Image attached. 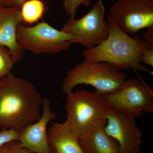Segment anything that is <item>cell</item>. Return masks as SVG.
<instances>
[{"label":"cell","mask_w":153,"mask_h":153,"mask_svg":"<svg viewBox=\"0 0 153 153\" xmlns=\"http://www.w3.org/2000/svg\"><path fill=\"white\" fill-rule=\"evenodd\" d=\"M43 100L32 82L10 72L0 79V128L20 133L40 118Z\"/></svg>","instance_id":"6da1fadb"},{"label":"cell","mask_w":153,"mask_h":153,"mask_svg":"<svg viewBox=\"0 0 153 153\" xmlns=\"http://www.w3.org/2000/svg\"><path fill=\"white\" fill-rule=\"evenodd\" d=\"M66 123L79 137L106 120L108 107L103 96L81 90L66 94Z\"/></svg>","instance_id":"277c9868"},{"label":"cell","mask_w":153,"mask_h":153,"mask_svg":"<svg viewBox=\"0 0 153 153\" xmlns=\"http://www.w3.org/2000/svg\"><path fill=\"white\" fill-rule=\"evenodd\" d=\"M109 32L105 40L99 45L82 52L84 59L96 62H105L118 70L132 68L136 71L148 72L141 65L144 49L151 47L137 34L134 37L120 29L107 15Z\"/></svg>","instance_id":"7a4b0ae2"},{"label":"cell","mask_w":153,"mask_h":153,"mask_svg":"<svg viewBox=\"0 0 153 153\" xmlns=\"http://www.w3.org/2000/svg\"><path fill=\"white\" fill-rule=\"evenodd\" d=\"M105 123L102 122L79 137L85 153H120L117 142L105 131Z\"/></svg>","instance_id":"4fadbf2b"},{"label":"cell","mask_w":153,"mask_h":153,"mask_svg":"<svg viewBox=\"0 0 153 153\" xmlns=\"http://www.w3.org/2000/svg\"><path fill=\"white\" fill-rule=\"evenodd\" d=\"M108 14L120 29L134 35L153 25V0H117Z\"/></svg>","instance_id":"ba28073f"},{"label":"cell","mask_w":153,"mask_h":153,"mask_svg":"<svg viewBox=\"0 0 153 153\" xmlns=\"http://www.w3.org/2000/svg\"><path fill=\"white\" fill-rule=\"evenodd\" d=\"M105 7L98 0L86 15L79 19L69 18L61 30L76 36V43L90 49L105 40L109 25L105 19Z\"/></svg>","instance_id":"52a82bcc"},{"label":"cell","mask_w":153,"mask_h":153,"mask_svg":"<svg viewBox=\"0 0 153 153\" xmlns=\"http://www.w3.org/2000/svg\"><path fill=\"white\" fill-rule=\"evenodd\" d=\"M91 0H63V4L64 10L67 16L70 18H75L76 11L81 5L89 7Z\"/></svg>","instance_id":"2e32d148"},{"label":"cell","mask_w":153,"mask_h":153,"mask_svg":"<svg viewBox=\"0 0 153 153\" xmlns=\"http://www.w3.org/2000/svg\"><path fill=\"white\" fill-rule=\"evenodd\" d=\"M14 64L10 50L0 46V79L11 72Z\"/></svg>","instance_id":"9a60e30c"},{"label":"cell","mask_w":153,"mask_h":153,"mask_svg":"<svg viewBox=\"0 0 153 153\" xmlns=\"http://www.w3.org/2000/svg\"><path fill=\"white\" fill-rule=\"evenodd\" d=\"M141 62H143L152 67L153 66V46L143 50L141 56Z\"/></svg>","instance_id":"ac0fdd59"},{"label":"cell","mask_w":153,"mask_h":153,"mask_svg":"<svg viewBox=\"0 0 153 153\" xmlns=\"http://www.w3.org/2000/svg\"><path fill=\"white\" fill-rule=\"evenodd\" d=\"M107 106L134 118L153 112V91L137 78L126 79L119 90L102 96Z\"/></svg>","instance_id":"8992f818"},{"label":"cell","mask_w":153,"mask_h":153,"mask_svg":"<svg viewBox=\"0 0 153 153\" xmlns=\"http://www.w3.org/2000/svg\"><path fill=\"white\" fill-rule=\"evenodd\" d=\"M22 24L19 8L6 7L0 5V46L10 50L14 63L24 57V49L17 38V29Z\"/></svg>","instance_id":"8fae6325"},{"label":"cell","mask_w":153,"mask_h":153,"mask_svg":"<svg viewBox=\"0 0 153 153\" xmlns=\"http://www.w3.org/2000/svg\"><path fill=\"white\" fill-rule=\"evenodd\" d=\"M47 134L52 153H85L79 136L66 122L53 123L48 128Z\"/></svg>","instance_id":"7c38bea8"},{"label":"cell","mask_w":153,"mask_h":153,"mask_svg":"<svg viewBox=\"0 0 153 153\" xmlns=\"http://www.w3.org/2000/svg\"><path fill=\"white\" fill-rule=\"evenodd\" d=\"M17 38L19 45L24 49L34 54H55L70 48L76 43V36L53 27L44 22L35 26L18 27Z\"/></svg>","instance_id":"5b68a950"},{"label":"cell","mask_w":153,"mask_h":153,"mask_svg":"<svg viewBox=\"0 0 153 153\" xmlns=\"http://www.w3.org/2000/svg\"><path fill=\"white\" fill-rule=\"evenodd\" d=\"M20 133L12 129L0 130V147L13 141H18Z\"/></svg>","instance_id":"e0dca14e"},{"label":"cell","mask_w":153,"mask_h":153,"mask_svg":"<svg viewBox=\"0 0 153 153\" xmlns=\"http://www.w3.org/2000/svg\"><path fill=\"white\" fill-rule=\"evenodd\" d=\"M104 130L115 140L120 153H140L143 145L142 133L135 118L108 108Z\"/></svg>","instance_id":"9c48e42d"},{"label":"cell","mask_w":153,"mask_h":153,"mask_svg":"<svg viewBox=\"0 0 153 153\" xmlns=\"http://www.w3.org/2000/svg\"><path fill=\"white\" fill-rule=\"evenodd\" d=\"M27 0H0V5L6 7L20 8Z\"/></svg>","instance_id":"d6986e66"},{"label":"cell","mask_w":153,"mask_h":153,"mask_svg":"<svg viewBox=\"0 0 153 153\" xmlns=\"http://www.w3.org/2000/svg\"><path fill=\"white\" fill-rule=\"evenodd\" d=\"M147 29L146 31L143 34V39L148 45L153 46V25Z\"/></svg>","instance_id":"ffe728a7"},{"label":"cell","mask_w":153,"mask_h":153,"mask_svg":"<svg viewBox=\"0 0 153 153\" xmlns=\"http://www.w3.org/2000/svg\"><path fill=\"white\" fill-rule=\"evenodd\" d=\"M10 143H8L0 147V153H13Z\"/></svg>","instance_id":"7402d4cb"},{"label":"cell","mask_w":153,"mask_h":153,"mask_svg":"<svg viewBox=\"0 0 153 153\" xmlns=\"http://www.w3.org/2000/svg\"><path fill=\"white\" fill-rule=\"evenodd\" d=\"M10 143L13 153H33L29 150L21 147L18 141L12 142Z\"/></svg>","instance_id":"44dd1931"},{"label":"cell","mask_w":153,"mask_h":153,"mask_svg":"<svg viewBox=\"0 0 153 153\" xmlns=\"http://www.w3.org/2000/svg\"><path fill=\"white\" fill-rule=\"evenodd\" d=\"M126 73L105 62L83 59L68 71L63 79L62 90L66 94L79 84L93 86L103 96L119 90L126 80Z\"/></svg>","instance_id":"3957f363"},{"label":"cell","mask_w":153,"mask_h":153,"mask_svg":"<svg viewBox=\"0 0 153 153\" xmlns=\"http://www.w3.org/2000/svg\"><path fill=\"white\" fill-rule=\"evenodd\" d=\"M41 112L38 120L20 133L18 142L21 147L33 153H52L48 143L47 126L57 115L52 112L48 99L43 98Z\"/></svg>","instance_id":"30bf717a"},{"label":"cell","mask_w":153,"mask_h":153,"mask_svg":"<svg viewBox=\"0 0 153 153\" xmlns=\"http://www.w3.org/2000/svg\"><path fill=\"white\" fill-rule=\"evenodd\" d=\"M22 24L31 25L43 19L47 10L42 0H27L19 8Z\"/></svg>","instance_id":"5bb4252c"}]
</instances>
